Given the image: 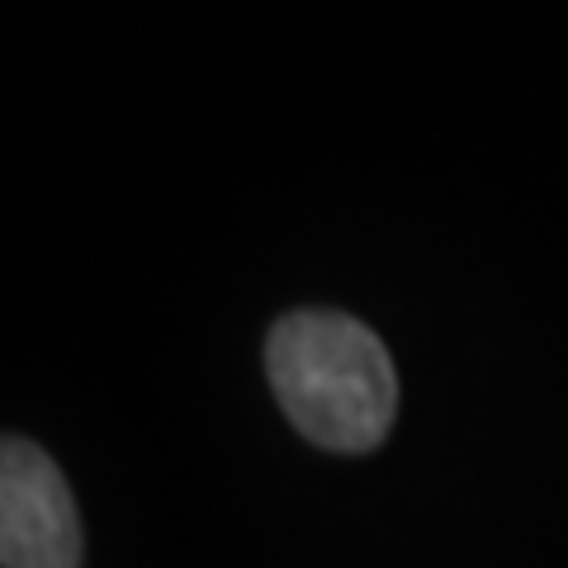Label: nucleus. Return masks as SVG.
<instances>
[{
    "instance_id": "1",
    "label": "nucleus",
    "mask_w": 568,
    "mask_h": 568,
    "mask_svg": "<svg viewBox=\"0 0 568 568\" xmlns=\"http://www.w3.org/2000/svg\"><path fill=\"white\" fill-rule=\"evenodd\" d=\"M275 398L323 450L379 446L398 413V375L375 332L346 313H290L265 342Z\"/></svg>"
},
{
    "instance_id": "2",
    "label": "nucleus",
    "mask_w": 568,
    "mask_h": 568,
    "mask_svg": "<svg viewBox=\"0 0 568 568\" xmlns=\"http://www.w3.org/2000/svg\"><path fill=\"white\" fill-rule=\"evenodd\" d=\"M0 559L6 568H77L81 521L67 478L24 436L0 450Z\"/></svg>"
}]
</instances>
